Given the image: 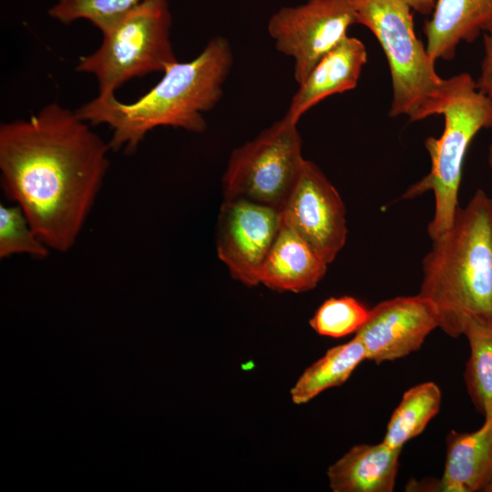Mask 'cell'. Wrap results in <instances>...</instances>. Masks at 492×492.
I'll list each match as a JSON object with an SVG mask.
<instances>
[{
  "mask_svg": "<svg viewBox=\"0 0 492 492\" xmlns=\"http://www.w3.org/2000/svg\"><path fill=\"white\" fill-rule=\"evenodd\" d=\"M110 150L88 123L58 103L0 125V179L52 250L75 244L108 171Z\"/></svg>",
  "mask_w": 492,
  "mask_h": 492,
  "instance_id": "cell-1",
  "label": "cell"
},
{
  "mask_svg": "<svg viewBox=\"0 0 492 492\" xmlns=\"http://www.w3.org/2000/svg\"><path fill=\"white\" fill-rule=\"evenodd\" d=\"M366 62L364 44L347 36L326 53L298 85L284 116L298 123L302 115L322 100L354 89Z\"/></svg>",
  "mask_w": 492,
  "mask_h": 492,
  "instance_id": "cell-12",
  "label": "cell"
},
{
  "mask_svg": "<svg viewBox=\"0 0 492 492\" xmlns=\"http://www.w3.org/2000/svg\"><path fill=\"white\" fill-rule=\"evenodd\" d=\"M492 27V0H437L425 22L426 50L436 62L451 60L462 42L471 43Z\"/></svg>",
  "mask_w": 492,
  "mask_h": 492,
  "instance_id": "cell-14",
  "label": "cell"
},
{
  "mask_svg": "<svg viewBox=\"0 0 492 492\" xmlns=\"http://www.w3.org/2000/svg\"><path fill=\"white\" fill-rule=\"evenodd\" d=\"M282 224L280 210L241 199L223 200L216 249L233 279L249 287L260 283L262 265Z\"/></svg>",
  "mask_w": 492,
  "mask_h": 492,
  "instance_id": "cell-9",
  "label": "cell"
},
{
  "mask_svg": "<svg viewBox=\"0 0 492 492\" xmlns=\"http://www.w3.org/2000/svg\"><path fill=\"white\" fill-rule=\"evenodd\" d=\"M297 124L283 116L231 151L222 177L224 200L282 210L305 160Z\"/></svg>",
  "mask_w": 492,
  "mask_h": 492,
  "instance_id": "cell-7",
  "label": "cell"
},
{
  "mask_svg": "<svg viewBox=\"0 0 492 492\" xmlns=\"http://www.w3.org/2000/svg\"><path fill=\"white\" fill-rule=\"evenodd\" d=\"M355 24L357 16L348 0H307L273 13L267 31L276 49L293 60V77L299 85Z\"/></svg>",
  "mask_w": 492,
  "mask_h": 492,
  "instance_id": "cell-8",
  "label": "cell"
},
{
  "mask_svg": "<svg viewBox=\"0 0 492 492\" xmlns=\"http://www.w3.org/2000/svg\"><path fill=\"white\" fill-rule=\"evenodd\" d=\"M441 399V391L433 382L409 388L390 417L383 442L393 448H403L438 413Z\"/></svg>",
  "mask_w": 492,
  "mask_h": 492,
  "instance_id": "cell-19",
  "label": "cell"
},
{
  "mask_svg": "<svg viewBox=\"0 0 492 492\" xmlns=\"http://www.w3.org/2000/svg\"><path fill=\"white\" fill-rule=\"evenodd\" d=\"M232 65L229 40L215 36L193 59L169 66L160 80L135 101L125 103L115 95H97L75 111L87 123L106 124L112 129L111 150L131 154L159 127L204 132V114L221 99Z\"/></svg>",
  "mask_w": 492,
  "mask_h": 492,
  "instance_id": "cell-2",
  "label": "cell"
},
{
  "mask_svg": "<svg viewBox=\"0 0 492 492\" xmlns=\"http://www.w3.org/2000/svg\"><path fill=\"white\" fill-rule=\"evenodd\" d=\"M462 335L470 348L464 373L466 390L475 409L485 417L492 415V312L466 318Z\"/></svg>",
  "mask_w": 492,
  "mask_h": 492,
  "instance_id": "cell-17",
  "label": "cell"
},
{
  "mask_svg": "<svg viewBox=\"0 0 492 492\" xmlns=\"http://www.w3.org/2000/svg\"><path fill=\"white\" fill-rule=\"evenodd\" d=\"M364 360V348L356 335L348 343L329 349L302 374L291 389L292 402L305 404L322 392L340 386Z\"/></svg>",
  "mask_w": 492,
  "mask_h": 492,
  "instance_id": "cell-18",
  "label": "cell"
},
{
  "mask_svg": "<svg viewBox=\"0 0 492 492\" xmlns=\"http://www.w3.org/2000/svg\"><path fill=\"white\" fill-rule=\"evenodd\" d=\"M483 36L484 57L476 83L478 90L492 99V27L486 31Z\"/></svg>",
  "mask_w": 492,
  "mask_h": 492,
  "instance_id": "cell-23",
  "label": "cell"
},
{
  "mask_svg": "<svg viewBox=\"0 0 492 492\" xmlns=\"http://www.w3.org/2000/svg\"><path fill=\"white\" fill-rule=\"evenodd\" d=\"M171 25L169 1H147L101 32L99 47L82 56L76 71L95 77L102 97L115 95L133 78L163 73L178 61L170 39Z\"/></svg>",
  "mask_w": 492,
  "mask_h": 492,
  "instance_id": "cell-6",
  "label": "cell"
},
{
  "mask_svg": "<svg viewBox=\"0 0 492 492\" xmlns=\"http://www.w3.org/2000/svg\"><path fill=\"white\" fill-rule=\"evenodd\" d=\"M422 261L418 294L435 306L448 336L470 315L492 312V198L478 189Z\"/></svg>",
  "mask_w": 492,
  "mask_h": 492,
  "instance_id": "cell-3",
  "label": "cell"
},
{
  "mask_svg": "<svg viewBox=\"0 0 492 492\" xmlns=\"http://www.w3.org/2000/svg\"><path fill=\"white\" fill-rule=\"evenodd\" d=\"M438 326L435 306L417 293L377 303L355 335L364 345L365 359L380 364L419 350Z\"/></svg>",
  "mask_w": 492,
  "mask_h": 492,
  "instance_id": "cell-11",
  "label": "cell"
},
{
  "mask_svg": "<svg viewBox=\"0 0 492 492\" xmlns=\"http://www.w3.org/2000/svg\"><path fill=\"white\" fill-rule=\"evenodd\" d=\"M413 11L422 15L432 14L437 0H405Z\"/></svg>",
  "mask_w": 492,
  "mask_h": 492,
  "instance_id": "cell-24",
  "label": "cell"
},
{
  "mask_svg": "<svg viewBox=\"0 0 492 492\" xmlns=\"http://www.w3.org/2000/svg\"><path fill=\"white\" fill-rule=\"evenodd\" d=\"M369 315V310L352 296L332 297L324 301L310 320L320 335L340 338L357 333Z\"/></svg>",
  "mask_w": 492,
  "mask_h": 492,
  "instance_id": "cell-21",
  "label": "cell"
},
{
  "mask_svg": "<svg viewBox=\"0 0 492 492\" xmlns=\"http://www.w3.org/2000/svg\"><path fill=\"white\" fill-rule=\"evenodd\" d=\"M452 81L450 97L441 111L443 133L425 142L430 170L401 197L414 199L432 191L435 210L427 228L431 240L450 227L459 207L462 169L470 143L479 131L492 128V99L478 90L476 80L468 73H460Z\"/></svg>",
  "mask_w": 492,
  "mask_h": 492,
  "instance_id": "cell-5",
  "label": "cell"
},
{
  "mask_svg": "<svg viewBox=\"0 0 492 492\" xmlns=\"http://www.w3.org/2000/svg\"><path fill=\"white\" fill-rule=\"evenodd\" d=\"M358 24L376 37L388 62L391 117L410 121L441 115L452 91V77H441L436 62L417 37L413 9L405 0H348Z\"/></svg>",
  "mask_w": 492,
  "mask_h": 492,
  "instance_id": "cell-4",
  "label": "cell"
},
{
  "mask_svg": "<svg viewBox=\"0 0 492 492\" xmlns=\"http://www.w3.org/2000/svg\"><path fill=\"white\" fill-rule=\"evenodd\" d=\"M49 248L33 230L28 219L18 205H0V258L15 254H28L44 259Z\"/></svg>",
  "mask_w": 492,
  "mask_h": 492,
  "instance_id": "cell-22",
  "label": "cell"
},
{
  "mask_svg": "<svg viewBox=\"0 0 492 492\" xmlns=\"http://www.w3.org/2000/svg\"><path fill=\"white\" fill-rule=\"evenodd\" d=\"M487 163L488 166L492 169V142L489 144L487 149Z\"/></svg>",
  "mask_w": 492,
  "mask_h": 492,
  "instance_id": "cell-25",
  "label": "cell"
},
{
  "mask_svg": "<svg viewBox=\"0 0 492 492\" xmlns=\"http://www.w3.org/2000/svg\"><path fill=\"white\" fill-rule=\"evenodd\" d=\"M486 492H492V479L491 481L489 482V484L487 486V487L485 488Z\"/></svg>",
  "mask_w": 492,
  "mask_h": 492,
  "instance_id": "cell-26",
  "label": "cell"
},
{
  "mask_svg": "<svg viewBox=\"0 0 492 492\" xmlns=\"http://www.w3.org/2000/svg\"><path fill=\"white\" fill-rule=\"evenodd\" d=\"M402 448L383 441L350 448L327 470L333 492H392L399 468Z\"/></svg>",
  "mask_w": 492,
  "mask_h": 492,
  "instance_id": "cell-16",
  "label": "cell"
},
{
  "mask_svg": "<svg viewBox=\"0 0 492 492\" xmlns=\"http://www.w3.org/2000/svg\"><path fill=\"white\" fill-rule=\"evenodd\" d=\"M473 432L451 430L446 456L436 488L444 492L484 491L492 479V415Z\"/></svg>",
  "mask_w": 492,
  "mask_h": 492,
  "instance_id": "cell-13",
  "label": "cell"
},
{
  "mask_svg": "<svg viewBox=\"0 0 492 492\" xmlns=\"http://www.w3.org/2000/svg\"><path fill=\"white\" fill-rule=\"evenodd\" d=\"M281 212L282 223L327 264L334 261L347 238L345 207L338 190L313 161L304 160Z\"/></svg>",
  "mask_w": 492,
  "mask_h": 492,
  "instance_id": "cell-10",
  "label": "cell"
},
{
  "mask_svg": "<svg viewBox=\"0 0 492 492\" xmlns=\"http://www.w3.org/2000/svg\"><path fill=\"white\" fill-rule=\"evenodd\" d=\"M147 1L151 0H57L48 15L64 25L85 19L103 32L118 17Z\"/></svg>",
  "mask_w": 492,
  "mask_h": 492,
  "instance_id": "cell-20",
  "label": "cell"
},
{
  "mask_svg": "<svg viewBox=\"0 0 492 492\" xmlns=\"http://www.w3.org/2000/svg\"><path fill=\"white\" fill-rule=\"evenodd\" d=\"M327 267L303 239L282 223L262 265L260 283L277 292H306L323 278Z\"/></svg>",
  "mask_w": 492,
  "mask_h": 492,
  "instance_id": "cell-15",
  "label": "cell"
}]
</instances>
